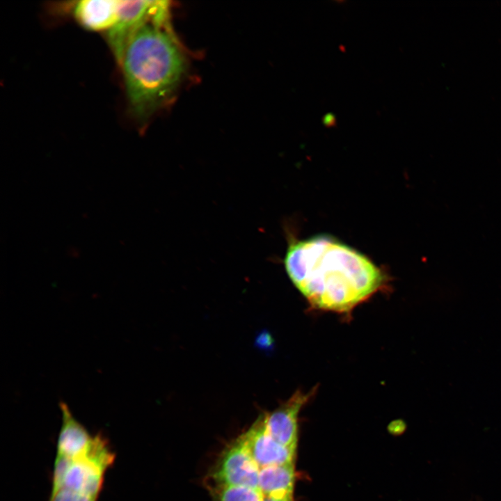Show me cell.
Listing matches in <instances>:
<instances>
[{
    "label": "cell",
    "instance_id": "cell-1",
    "mask_svg": "<svg viewBox=\"0 0 501 501\" xmlns=\"http://www.w3.org/2000/svg\"><path fill=\"white\" fill-rule=\"evenodd\" d=\"M284 265L292 283L313 308L340 313L349 312L385 280L365 255L327 236L291 242Z\"/></svg>",
    "mask_w": 501,
    "mask_h": 501
},
{
    "label": "cell",
    "instance_id": "cell-2",
    "mask_svg": "<svg viewBox=\"0 0 501 501\" xmlns=\"http://www.w3.org/2000/svg\"><path fill=\"white\" fill-rule=\"evenodd\" d=\"M120 65L129 110L140 122L172 96L186 70L182 53L165 25L151 19L130 38Z\"/></svg>",
    "mask_w": 501,
    "mask_h": 501
},
{
    "label": "cell",
    "instance_id": "cell-3",
    "mask_svg": "<svg viewBox=\"0 0 501 501\" xmlns=\"http://www.w3.org/2000/svg\"><path fill=\"white\" fill-rule=\"evenodd\" d=\"M115 453L100 434L78 454H56L49 501H97Z\"/></svg>",
    "mask_w": 501,
    "mask_h": 501
},
{
    "label": "cell",
    "instance_id": "cell-4",
    "mask_svg": "<svg viewBox=\"0 0 501 501\" xmlns=\"http://www.w3.org/2000/svg\"><path fill=\"white\" fill-rule=\"evenodd\" d=\"M260 468L241 436L223 452L212 472L214 487L247 486L259 489Z\"/></svg>",
    "mask_w": 501,
    "mask_h": 501
},
{
    "label": "cell",
    "instance_id": "cell-5",
    "mask_svg": "<svg viewBox=\"0 0 501 501\" xmlns=\"http://www.w3.org/2000/svg\"><path fill=\"white\" fill-rule=\"evenodd\" d=\"M157 1H119L118 19L106 32L108 43L120 64L134 33L152 19Z\"/></svg>",
    "mask_w": 501,
    "mask_h": 501
},
{
    "label": "cell",
    "instance_id": "cell-6",
    "mask_svg": "<svg viewBox=\"0 0 501 501\" xmlns=\"http://www.w3.org/2000/svg\"><path fill=\"white\" fill-rule=\"evenodd\" d=\"M240 436L260 470L268 466L294 463L296 450L281 445L271 436L262 414Z\"/></svg>",
    "mask_w": 501,
    "mask_h": 501
},
{
    "label": "cell",
    "instance_id": "cell-7",
    "mask_svg": "<svg viewBox=\"0 0 501 501\" xmlns=\"http://www.w3.org/2000/svg\"><path fill=\"white\" fill-rule=\"evenodd\" d=\"M312 394L298 390L276 409L262 414L269 433L277 442L296 450L299 413Z\"/></svg>",
    "mask_w": 501,
    "mask_h": 501
},
{
    "label": "cell",
    "instance_id": "cell-8",
    "mask_svg": "<svg viewBox=\"0 0 501 501\" xmlns=\"http://www.w3.org/2000/svg\"><path fill=\"white\" fill-rule=\"evenodd\" d=\"M118 6L119 1L84 0L76 2L72 12L84 28L106 33L117 21Z\"/></svg>",
    "mask_w": 501,
    "mask_h": 501
},
{
    "label": "cell",
    "instance_id": "cell-9",
    "mask_svg": "<svg viewBox=\"0 0 501 501\" xmlns=\"http://www.w3.org/2000/svg\"><path fill=\"white\" fill-rule=\"evenodd\" d=\"M294 481V463L265 467L260 470L259 490L267 497L293 496Z\"/></svg>",
    "mask_w": 501,
    "mask_h": 501
},
{
    "label": "cell",
    "instance_id": "cell-10",
    "mask_svg": "<svg viewBox=\"0 0 501 501\" xmlns=\"http://www.w3.org/2000/svg\"><path fill=\"white\" fill-rule=\"evenodd\" d=\"M214 501H262L264 495L259 489L247 486L214 487Z\"/></svg>",
    "mask_w": 501,
    "mask_h": 501
},
{
    "label": "cell",
    "instance_id": "cell-11",
    "mask_svg": "<svg viewBox=\"0 0 501 501\" xmlns=\"http://www.w3.org/2000/svg\"><path fill=\"white\" fill-rule=\"evenodd\" d=\"M335 117L331 113H328L327 115L324 116L323 118V122L324 125L331 127L335 124Z\"/></svg>",
    "mask_w": 501,
    "mask_h": 501
},
{
    "label": "cell",
    "instance_id": "cell-12",
    "mask_svg": "<svg viewBox=\"0 0 501 501\" xmlns=\"http://www.w3.org/2000/svg\"><path fill=\"white\" fill-rule=\"evenodd\" d=\"M262 501H293V496L285 498H273L264 496Z\"/></svg>",
    "mask_w": 501,
    "mask_h": 501
}]
</instances>
